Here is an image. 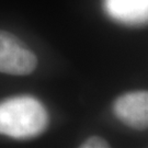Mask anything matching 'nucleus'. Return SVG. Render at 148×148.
<instances>
[{
  "label": "nucleus",
  "instance_id": "7ed1b4c3",
  "mask_svg": "<svg viewBox=\"0 0 148 148\" xmlns=\"http://www.w3.org/2000/svg\"><path fill=\"white\" fill-rule=\"evenodd\" d=\"M115 116L131 128L144 131L148 125V93L133 91L119 97L114 101Z\"/></svg>",
  "mask_w": 148,
  "mask_h": 148
},
{
  "label": "nucleus",
  "instance_id": "f03ea898",
  "mask_svg": "<svg viewBox=\"0 0 148 148\" xmlns=\"http://www.w3.org/2000/svg\"><path fill=\"white\" fill-rule=\"evenodd\" d=\"M37 66L35 54L13 34L0 31V73L24 76Z\"/></svg>",
  "mask_w": 148,
  "mask_h": 148
},
{
  "label": "nucleus",
  "instance_id": "20e7f679",
  "mask_svg": "<svg viewBox=\"0 0 148 148\" xmlns=\"http://www.w3.org/2000/svg\"><path fill=\"white\" fill-rule=\"evenodd\" d=\"M108 16L126 25H143L147 22L148 0H104Z\"/></svg>",
  "mask_w": 148,
  "mask_h": 148
},
{
  "label": "nucleus",
  "instance_id": "39448f33",
  "mask_svg": "<svg viewBox=\"0 0 148 148\" xmlns=\"http://www.w3.org/2000/svg\"><path fill=\"white\" fill-rule=\"evenodd\" d=\"M81 148H108L110 144L100 136H90L80 145Z\"/></svg>",
  "mask_w": 148,
  "mask_h": 148
},
{
  "label": "nucleus",
  "instance_id": "f257e3e1",
  "mask_svg": "<svg viewBox=\"0 0 148 148\" xmlns=\"http://www.w3.org/2000/svg\"><path fill=\"white\" fill-rule=\"evenodd\" d=\"M48 125V113L41 101L19 95L0 102V134L16 139L41 135Z\"/></svg>",
  "mask_w": 148,
  "mask_h": 148
}]
</instances>
